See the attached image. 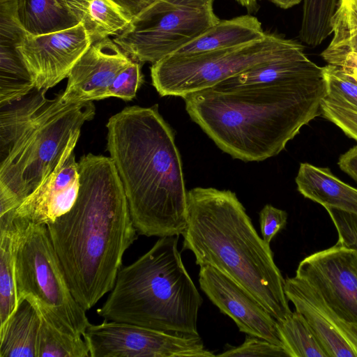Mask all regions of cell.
Here are the masks:
<instances>
[{"label": "cell", "instance_id": "obj_16", "mask_svg": "<svg viewBox=\"0 0 357 357\" xmlns=\"http://www.w3.org/2000/svg\"><path fill=\"white\" fill-rule=\"evenodd\" d=\"M74 149L67 152L55 169L15 210V221L47 225L70 210L80 185Z\"/></svg>", "mask_w": 357, "mask_h": 357}, {"label": "cell", "instance_id": "obj_4", "mask_svg": "<svg viewBox=\"0 0 357 357\" xmlns=\"http://www.w3.org/2000/svg\"><path fill=\"white\" fill-rule=\"evenodd\" d=\"M182 235V250H190L196 264L211 266L227 275L277 321L292 312L271 247L259 237L234 192L202 187L188 191L187 225Z\"/></svg>", "mask_w": 357, "mask_h": 357}, {"label": "cell", "instance_id": "obj_34", "mask_svg": "<svg viewBox=\"0 0 357 357\" xmlns=\"http://www.w3.org/2000/svg\"><path fill=\"white\" fill-rule=\"evenodd\" d=\"M332 22L357 26V0H337Z\"/></svg>", "mask_w": 357, "mask_h": 357}, {"label": "cell", "instance_id": "obj_13", "mask_svg": "<svg viewBox=\"0 0 357 357\" xmlns=\"http://www.w3.org/2000/svg\"><path fill=\"white\" fill-rule=\"evenodd\" d=\"M199 282L210 301L234 321L240 331L282 347L277 320L240 284L209 265L200 266Z\"/></svg>", "mask_w": 357, "mask_h": 357}, {"label": "cell", "instance_id": "obj_38", "mask_svg": "<svg viewBox=\"0 0 357 357\" xmlns=\"http://www.w3.org/2000/svg\"><path fill=\"white\" fill-rule=\"evenodd\" d=\"M244 7L249 14L256 13L259 9V0H236Z\"/></svg>", "mask_w": 357, "mask_h": 357}, {"label": "cell", "instance_id": "obj_37", "mask_svg": "<svg viewBox=\"0 0 357 357\" xmlns=\"http://www.w3.org/2000/svg\"><path fill=\"white\" fill-rule=\"evenodd\" d=\"M336 66L341 69L347 75L352 78H357V54L350 53Z\"/></svg>", "mask_w": 357, "mask_h": 357}, {"label": "cell", "instance_id": "obj_17", "mask_svg": "<svg viewBox=\"0 0 357 357\" xmlns=\"http://www.w3.org/2000/svg\"><path fill=\"white\" fill-rule=\"evenodd\" d=\"M298 192L326 208L357 215V189L342 182L326 167L301 163L296 177Z\"/></svg>", "mask_w": 357, "mask_h": 357}, {"label": "cell", "instance_id": "obj_33", "mask_svg": "<svg viewBox=\"0 0 357 357\" xmlns=\"http://www.w3.org/2000/svg\"><path fill=\"white\" fill-rule=\"evenodd\" d=\"M286 211L271 204L265 205L259 212V223L262 239L268 245L273 238L282 229L287 223Z\"/></svg>", "mask_w": 357, "mask_h": 357}, {"label": "cell", "instance_id": "obj_18", "mask_svg": "<svg viewBox=\"0 0 357 357\" xmlns=\"http://www.w3.org/2000/svg\"><path fill=\"white\" fill-rule=\"evenodd\" d=\"M266 34L259 20L250 14L220 20L172 54L188 55L234 47L261 40Z\"/></svg>", "mask_w": 357, "mask_h": 357}, {"label": "cell", "instance_id": "obj_19", "mask_svg": "<svg viewBox=\"0 0 357 357\" xmlns=\"http://www.w3.org/2000/svg\"><path fill=\"white\" fill-rule=\"evenodd\" d=\"M70 14L87 31L92 43L117 36L130 19L112 0H63Z\"/></svg>", "mask_w": 357, "mask_h": 357}, {"label": "cell", "instance_id": "obj_36", "mask_svg": "<svg viewBox=\"0 0 357 357\" xmlns=\"http://www.w3.org/2000/svg\"><path fill=\"white\" fill-rule=\"evenodd\" d=\"M338 165L344 172L357 181V145L340 157Z\"/></svg>", "mask_w": 357, "mask_h": 357}, {"label": "cell", "instance_id": "obj_20", "mask_svg": "<svg viewBox=\"0 0 357 357\" xmlns=\"http://www.w3.org/2000/svg\"><path fill=\"white\" fill-rule=\"evenodd\" d=\"M40 317L26 299L0 328V357H37Z\"/></svg>", "mask_w": 357, "mask_h": 357}, {"label": "cell", "instance_id": "obj_30", "mask_svg": "<svg viewBox=\"0 0 357 357\" xmlns=\"http://www.w3.org/2000/svg\"><path fill=\"white\" fill-rule=\"evenodd\" d=\"M216 356H287L284 349L265 339L247 335L244 342L224 351Z\"/></svg>", "mask_w": 357, "mask_h": 357}, {"label": "cell", "instance_id": "obj_31", "mask_svg": "<svg viewBox=\"0 0 357 357\" xmlns=\"http://www.w3.org/2000/svg\"><path fill=\"white\" fill-rule=\"evenodd\" d=\"M321 114L357 142V112L336 105L324 98L321 103Z\"/></svg>", "mask_w": 357, "mask_h": 357}, {"label": "cell", "instance_id": "obj_27", "mask_svg": "<svg viewBox=\"0 0 357 357\" xmlns=\"http://www.w3.org/2000/svg\"><path fill=\"white\" fill-rule=\"evenodd\" d=\"M326 98L340 106L357 112V82L341 68L328 64L323 67Z\"/></svg>", "mask_w": 357, "mask_h": 357}, {"label": "cell", "instance_id": "obj_8", "mask_svg": "<svg viewBox=\"0 0 357 357\" xmlns=\"http://www.w3.org/2000/svg\"><path fill=\"white\" fill-rule=\"evenodd\" d=\"M301 47L297 41L267 33L261 40L234 47L188 55L172 54L152 64V84L161 96L183 98Z\"/></svg>", "mask_w": 357, "mask_h": 357}, {"label": "cell", "instance_id": "obj_15", "mask_svg": "<svg viewBox=\"0 0 357 357\" xmlns=\"http://www.w3.org/2000/svg\"><path fill=\"white\" fill-rule=\"evenodd\" d=\"M133 60L110 38L91 44L70 70L61 98L76 103L106 98L117 74Z\"/></svg>", "mask_w": 357, "mask_h": 357}, {"label": "cell", "instance_id": "obj_1", "mask_svg": "<svg viewBox=\"0 0 357 357\" xmlns=\"http://www.w3.org/2000/svg\"><path fill=\"white\" fill-rule=\"evenodd\" d=\"M78 165L74 205L47 227L71 292L86 311L113 289L137 231L112 159L89 153Z\"/></svg>", "mask_w": 357, "mask_h": 357}, {"label": "cell", "instance_id": "obj_9", "mask_svg": "<svg viewBox=\"0 0 357 357\" xmlns=\"http://www.w3.org/2000/svg\"><path fill=\"white\" fill-rule=\"evenodd\" d=\"M215 0H156L114 42L132 60L152 64L174 54L220 22Z\"/></svg>", "mask_w": 357, "mask_h": 357}, {"label": "cell", "instance_id": "obj_7", "mask_svg": "<svg viewBox=\"0 0 357 357\" xmlns=\"http://www.w3.org/2000/svg\"><path fill=\"white\" fill-rule=\"evenodd\" d=\"M19 226L15 252L17 305L29 301L58 329L84 335L91 324L73 296L45 225Z\"/></svg>", "mask_w": 357, "mask_h": 357}, {"label": "cell", "instance_id": "obj_10", "mask_svg": "<svg viewBox=\"0 0 357 357\" xmlns=\"http://www.w3.org/2000/svg\"><path fill=\"white\" fill-rule=\"evenodd\" d=\"M91 357H212L199 335H182L105 320L84 335Z\"/></svg>", "mask_w": 357, "mask_h": 357}, {"label": "cell", "instance_id": "obj_28", "mask_svg": "<svg viewBox=\"0 0 357 357\" xmlns=\"http://www.w3.org/2000/svg\"><path fill=\"white\" fill-rule=\"evenodd\" d=\"M331 28L333 36L321 56L328 64L337 66L347 54H357V26L332 22Z\"/></svg>", "mask_w": 357, "mask_h": 357}, {"label": "cell", "instance_id": "obj_35", "mask_svg": "<svg viewBox=\"0 0 357 357\" xmlns=\"http://www.w3.org/2000/svg\"><path fill=\"white\" fill-rule=\"evenodd\" d=\"M130 19L141 14L156 0H112Z\"/></svg>", "mask_w": 357, "mask_h": 357}, {"label": "cell", "instance_id": "obj_3", "mask_svg": "<svg viewBox=\"0 0 357 357\" xmlns=\"http://www.w3.org/2000/svg\"><path fill=\"white\" fill-rule=\"evenodd\" d=\"M107 149L138 234L172 236L187 225V195L174 132L158 105L128 106L106 125Z\"/></svg>", "mask_w": 357, "mask_h": 357}, {"label": "cell", "instance_id": "obj_25", "mask_svg": "<svg viewBox=\"0 0 357 357\" xmlns=\"http://www.w3.org/2000/svg\"><path fill=\"white\" fill-rule=\"evenodd\" d=\"M39 313V312H38ZM40 326L37 357H89L88 344L82 336L75 335L56 328L40 313Z\"/></svg>", "mask_w": 357, "mask_h": 357}, {"label": "cell", "instance_id": "obj_5", "mask_svg": "<svg viewBox=\"0 0 357 357\" xmlns=\"http://www.w3.org/2000/svg\"><path fill=\"white\" fill-rule=\"evenodd\" d=\"M34 89L0 106V216L20 204L75 147L84 124L92 120V101L66 103Z\"/></svg>", "mask_w": 357, "mask_h": 357}, {"label": "cell", "instance_id": "obj_2", "mask_svg": "<svg viewBox=\"0 0 357 357\" xmlns=\"http://www.w3.org/2000/svg\"><path fill=\"white\" fill-rule=\"evenodd\" d=\"M322 76L236 86L216 84L183 99L191 119L224 152L243 161L280 153L321 114Z\"/></svg>", "mask_w": 357, "mask_h": 357}, {"label": "cell", "instance_id": "obj_11", "mask_svg": "<svg viewBox=\"0 0 357 357\" xmlns=\"http://www.w3.org/2000/svg\"><path fill=\"white\" fill-rule=\"evenodd\" d=\"M357 331V251L336 243L303 259L296 271Z\"/></svg>", "mask_w": 357, "mask_h": 357}, {"label": "cell", "instance_id": "obj_39", "mask_svg": "<svg viewBox=\"0 0 357 357\" xmlns=\"http://www.w3.org/2000/svg\"><path fill=\"white\" fill-rule=\"evenodd\" d=\"M282 9H288L299 4L303 0H268Z\"/></svg>", "mask_w": 357, "mask_h": 357}, {"label": "cell", "instance_id": "obj_6", "mask_svg": "<svg viewBox=\"0 0 357 357\" xmlns=\"http://www.w3.org/2000/svg\"><path fill=\"white\" fill-rule=\"evenodd\" d=\"M178 239L161 237L137 260L121 267L98 314L107 321L199 335L197 317L203 300L183 264Z\"/></svg>", "mask_w": 357, "mask_h": 357}, {"label": "cell", "instance_id": "obj_26", "mask_svg": "<svg viewBox=\"0 0 357 357\" xmlns=\"http://www.w3.org/2000/svg\"><path fill=\"white\" fill-rule=\"evenodd\" d=\"M299 37L310 47H317L331 33V20L337 0H303Z\"/></svg>", "mask_w": 357, "mask_h": 357}, {"label": "cell", "instance_id": "obj_24", "mask_svg": "<svg viewBox=\"0 0 357 357\" xmlns=\"http://www.w3.org/2000/svg\"><path fill=\"white\" fill-rule=\"evenodd\" d=\"M277 327L287 357H328L306 319L297 311L277 321Z\"/></svg>", "mask_w": 357, "mask_h": 357}, {"label": "cell", "instance_id": "obj_32", "mask_svg": "<svg viewBox=\"0 0 357 357\" xmlns=\"http://www.w3.org/2000/svg\"><path fill=\"white\" fill-rule=\"evenodd\" d=\"M326 210L337 230V243L357 251V215L336 208Z\"/></svg>", "mask_w": 357, "mask_h": 357}, {"label": "cell", "instance_id": "obj_14", "mask_svg": "<svg viewBox=\"0 0 357 357\" xmlns=\"http://www.w3.org/2000/svg\"><path fill=\"white\" fill-rule=\"evenodd\" d=\"M284 290L288 301L306 319L328 357H357V331L333 312L315 289L295 275L284 279Z\"/></svg>", "mask_w": 357, "mask_h": 357}, {"label": "cell", "instance_id": "obj_21", "mask_svg": "<svg viewBox=\"0 0 357 357\" xmlns=\"http://www.w3.org/2000/svg\"><path fill=\"white\" fill-rule=\"evenodd\" d=\"M15 10L22 27L32 35L66 29L79 23L63 0H15Z\"/></svg>", "mask_w": 357, "mask_h": 357}, {"label": "cell", "instance_id": "obj_29", "mask_svg": "<svg viewBox=\"0 0 357 357\" xmlns=\"http://www.w3.org/2000/svg\"><path fill=\"white\" fill-rule=\"evenodd\" d=\"M143 81L141 64L133 60L115 77L107 91L106 98L114 97L131 100L135 97Z\"/></svg>", "mask_w": 357, "mask_h": 357}, {"label": "cell", "instance_id": "obj_22", "mask_svg": "<svg viewBox=\"0 0 357 357\" xmlns=\"http://www.w3.org/2000/svg\"><path fill=\"white\" fill-rule=\"evenodd\" d=\"M21 38H0V106L20 100L35 89L17 48Z\"/></svg>", "mask_w": 357, "mask_h": 357}, {"label": "cell", "instance_id": "obj_40", "mask_svg": "<svg viewBox=\"0 0 357 357\" xmlns=\"http://www.w3.org/2000/svg\"><path fill=\"white\" fill-rule=\"evenodd\" d=\"M352 78V77H351ZM354 80H355L357 82V78H352Z\"/></svg>", "mask_w": 357, "mask_h": 357}, {"label": "cell", "instance_id": "obj_23", "mask_svg": "<svg viewBox=\"0 0 357 357\" xmlns=\"http://www.w3.org/2000/svg\"><path fill=\"white\" fill-rule=\"evenodd\" d=\"M19 226L12 218H0V328L17 307L15 252Z\"/></svg>", "mask_w": 357, "mask_h": 357}, {"label": "cell", "instance_id": "obj_12", "mask_svg": "<svg viewBox=\"0 0 357 357\" xmlns=\"http://www.w3.org/2000/svg\"><path fill=\"white\" fill-rule=\"evenodd\" d=\"M92 42L82 23L40 35L25 33L17 48L33 78L35 88L47 91L68 77Z\"/></svg>", "mask_w": 357, "mask_h": 357}]
</instances>
